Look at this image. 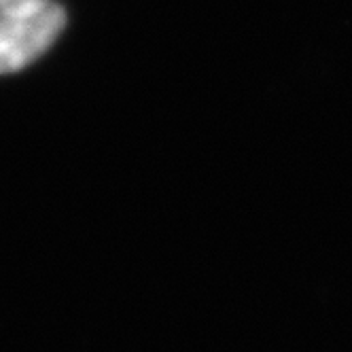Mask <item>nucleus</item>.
<instances>
[{
  "label": "nucleus",
  "mask_w": 352,
  "mask_h": 352,
  "mask_svg": "<svg viewBox=\"0 0 352 352\" xmlns=\"http://www.w3.org/2000/svg\"><path fill=\"white\" fill-rule=\"evenodd\" d=\"M49 3V0H0V15L17 13V11H28L34 7H41Z\"/></svg>",
  "instance_id": "obj_2"
},
{
  "label": "nucleus",
  "mask_w": 352,
  "mask_h": 352,
  "mask_svg": "<svg viewBox=\"0 0 352 352\" xmlns=\"http://www.w3.org/2000/svg\"><path fill=\"white\" fill-rule=\"evenodd\" d=\"M66 26V13L56 3L0 15V74L17 72L38 60Z\"/></svg>",
  "instance_id": "obj_1"
}]
</instances>
